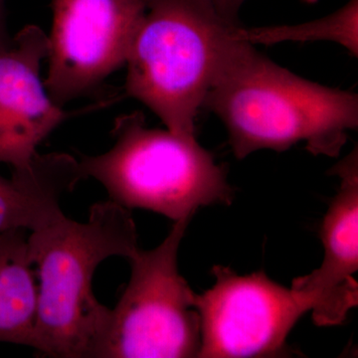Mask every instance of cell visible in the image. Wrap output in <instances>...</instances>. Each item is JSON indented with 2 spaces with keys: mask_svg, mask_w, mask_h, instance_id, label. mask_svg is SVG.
Listing matches in <instances>:
<instances>
[{
  "mask_svg": "<svg viewBox=\"0 0 358 358\" xmlns=\"http://www.w3.org/2000/svg\"><path fill=\"white\" fill-rule=\"evenodd\" d=\"M235 28L203 103L227 129L235 157L284 152L300 143L310 154L338 157L348 133L357 129V94L308 81L275 64L236 38Z\"/></svg>",
  "mask_w": 358,
  "mask_h": 358,
  "instance_id": "cell-1",
  "label": "cell"
},
{
  "mask_svg": "<svg viewBox=\"0 0 358 358\" xmlns=\"http://www.w3.org/2000/svg\"><path fill=\"white\" fill-rule=\"evenodd\" d=\"M37 268L35 350L58 358H95L110 319V308L93 292L100 264L129 259L138 251L131 210L112 200L91 207L87 222L62 217L27 237Z\"/></svg>",
  "mask_w": 358,
  "mask_h": 358,
  "instance_id": "cell-2",
  "label": "cell"
},
{
  "mask_svg": "<svg viewBox=\"0 0 358 358\" xmlns=\"http://www.w3.org/2000/svg\"><path fill=\"white\" fill-rule=\"evenodd\" d=\"M147 10L129 49L126 91L171 133L195 138L226 42L236 26L210 0H145Z\"/></svg>",
  "mask_w": 358,
  "mask_h": 358,
  "instance_id": "cell-3",
  "label": "cell"
},
{
  "mask_svg": "<svg viewBox=\"0 0 358 358\" xmlns=\"http://www.w3.org/2000/svg\"><path fill=\"white\" fill-rule=\"evenodd\" d=\"M114 136L112 148L83 155L79 167L83 179L100 182L115 203L176 222L190 220L200 207L232 202L225 171L196 138L148 128L141 113L117 119Z\"/></svg>",
  "mask_w": 358,
  "mask_h": 358,
  "instance_id": "cell-4",
  "label": "cell"
},
{
  "mask_svg": "<svg viewBox=\"0 0 358 358\" xmlns=\"http://www.w3.org/2000/svg\"><path fill=\"white\" fill-rule=\"evenodd\" d=\"M189 219L174 222L166 239L131 258V277L95 358L199 357L197 294L178 270V251Z\"/></svg>",
  "mask_w": 358,
  "mask_h": 358,
  "instance_id": "cell-5",
  "label": "cell"
},
{
  "mask_svg": "<svg viewBox=\"0 0 358 358\" xmlns=\"http://www.w3.org/2000/svg\"><path fill=\"white\" fill-rule=\"evenodd\" d=\"M215 282L197 294L201 345L199 357H282L308 301L264 272L239 275L225 266L212 268Z\"/></svg>",
  "mask_w": 358,
  "mask_h": 358,
  "instance_id": "cell-6",
  "label": "cell"
},
{
  "mask_svg": "<svg viewBox=\"0 0 358 358\" xmlns=\"http://www.w3.org/2000/svg\"><path fill=\"white\" fill-rule=\"evenodd\" d=\"M44 84L62 107L126 65L145 0H52Z\"/></svg>",
  "mask_w": 358,
  "mask_h": 358,
  "instance_id": "cell-7",
  "label": "cell"
},
{
  "mask_svg": "<svg viewBox=\"0 0 358 358\" xmlns=\"http://www.w3.org/2000/svg\"><path fill=\"white\" fill-rule=\"evenodd\" d=\"M47 54L48 36L36 25L0 46V164L13 171L29 169L40 143L68 117L41 79Z\"/></svg>",
  "mask_w": 358,
  "mask_h": 358,
  "instance_id": "cell-8",
  "label": "cell"
},
{
  "mask_svg": "<svg viewBox=\"0 0 358 358\" xmlns=\"http://www.w3.org/2000/svg\"><path fill=\"white\" fill-rule=\"evenodd\" d=\"M341 178L338 194L327 209L320 229L322 265L294 279L291 289L310 303L320 327L345 322L358 303V155L355 148L331 169Z\"/></svg>",
  "mask_w": 358,
  "mask_h": 358,
  "instance_id": "cell-9",
  "label": "cell"
},
{
  "mask_svg": "<svg viewBox=\"0 0 358 358\" xmlns=\"http://www.w3.org/2000/svg\"><path fill=\"white\" fill-rule=\"evenodd\" d=\"M82 179L79 160L66 154H38L29 169L0 176V234L32 232L62 217L61 199Z\"/></svg>",
  "mask_w": 358,
  "mask_h": 358,
  "instance_id": "cell-10",
  "label": "cell"
},
{
  "mask_svg": "<svg viewBox=\"0 0 358 358\" xmlns=\"http://www.w3.org/2000/svg\"><path fill=\"white\" fill-rule=\"evenodd\" d=\"M24 231L0 234V343L35 348L37 282Z\"/></svg>",
  "mask_w": 358,
  "mask_h": 358,
  "instance_id": "cell-11",
  "label": "cell"
},
{
  "mask_svg": "<svg viewBox=\"0 0 358 358\" xmlns=\"http://www.w3.org/2000/svg\"><path fill=\"white\" fill-rule=\"evenodd\" d=\"M235 37L250 44L280 42L331 41L358 55V0H350L336 13L300 25L246 28L238 25Z\"/></svg>",
  "mask_w": 358,
  "mask_h": 358,
  "instance_id": "cell-12",
  "label": "cell"
},
{
  "mask_svg": "<svg viewBox=\"0 0 358 358\" xmlns=\"http://www.w3.org/2000/svg\"><path fill=\"white\" fill-rule=\"evenodd\" d=\"M245 1L246 0H210L221 17L231 24H240L239 11ZM301 1L313 4L317 2V0H301Z\"/></svg>",
  "mask_w": 358,
  "mask_h": 358,
  "instance_id": "cell-13",
  "label": "cell"
},
{
  "mask_svg": "<svg viewBox=\"0 0 358 358\" xmlns=\"http://www.w3.org/2000/svg\"><path fill=\"white\" fill-rule=\"evenodd\" d=\"M6 24V0H0V46L8 43Z\"/></svg>",
  "mask_w": 358,
  "mask_h": 358,
  "instance_id": "cell-14",
  "label": "cell"
}]
</instances>
